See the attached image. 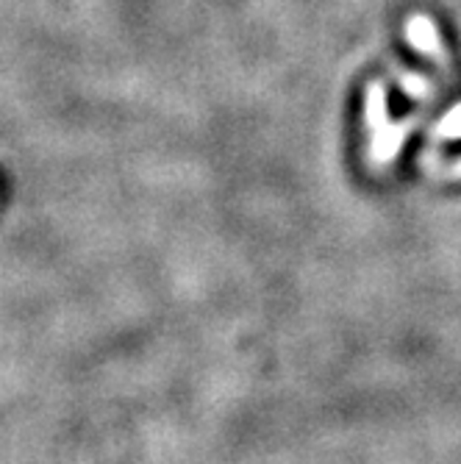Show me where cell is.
<instances>
[{"label": "cell", "mask_w": 461, "mask_h": 464, "mask_svg": "<svg viewBox=\"0 0 461 464\" xmlns=\"http://www.w3.org/2000/svg\"><path fill=\"white\" fill-rule=\"evenodd\" d=\"M364 120L370 129V161L372 167H387L400 153L408 131L414 129V120L392 122L387 106V90L381 81H372L364 95Z\"/></svg>", "instance_id": "obj_1"}, {"label": "cell", "mask_w": 461, "mask_h": 464, "mask_svg": "<svg viewBox=\"0 0 461 464\" xmlns=\"http://www.w3.org/2000/svg\"><path fill=\"white\" fill-rule=\"evenodd\" d=\"M406 39L411 42V48L420 53V56L437 62L445 72L450 70V53L442 45L439 31H437V25H434L431 17H426V14L408 17V23H406Z\"/></svg>", "instance_id": "obj_2"}, {"label": "cell", "mask_w": 461, "mask_h": 464, "mask_svg": "<svg viewBox=\"0 0 461 464\" xmlns=\"http://www.w3.org/2000/svg\"><path fill=\"white\" fill-rule=\"evenodd\" d=\"M398 83H400V90L414 98V101H434V92L437 87L426 78V75H417V72H400L398 75Z\"/></svg>", "instance_id": "obj_3"}, {"label": "cell", "mask_w": 461, "mask_h": 464, "mask_svg": "<svg viewBox=\"0 0 461 464\" xmlns=\"http://www.w3.org/2000/svg\"><path fill=\"white\" fill-rule=\"evenodd\" d=\"M431 137L439 140V142H445V140H461V103H456V106L434 125Z\"/></svg>", "instance_id": "obj_4"}, {"label": "cell", "mask_w": 461, "mask_h": 464, "mask_svg": "<svg viewBox=\"0 0 461 464\" xmlns=\"http://www.w3.org/2000/svg\"><path fill=\"white\" fill-rule=\"evenodd\" d=\"M447 173H450V176H456V179H461V159H458L453 167H447Z\"/></svg>", "instance_id": "obj_5"}]
</instances>
